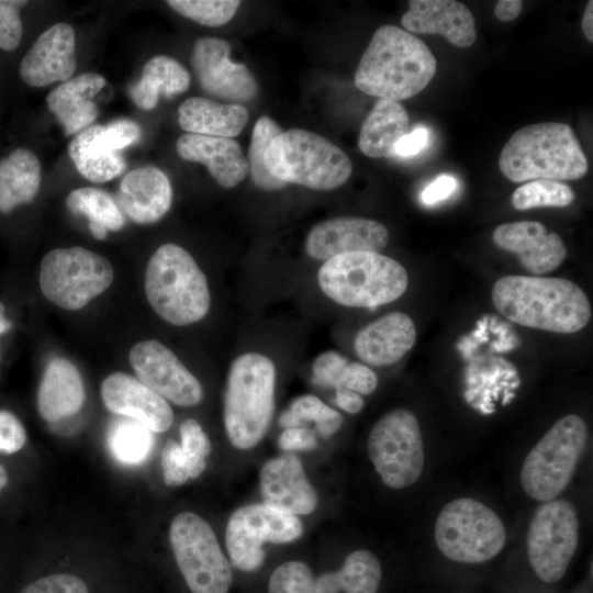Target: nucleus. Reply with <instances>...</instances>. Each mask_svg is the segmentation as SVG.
Returning a JSON list of instances; mask_svg holds the SVG:
<instances>
[{
    "instance_id": "f257e3e1",
    "label": "nucleus",
    "mask_w": 593,
    "mask_h": 593,
    "mask_svg": "<svg viewBox=\"0 0 593 593\" xmlns=\"http://www.w3.org/2000/svg\"><path fill=\"white\" fill-rule=\"evenodd\" d=\"M492 302L513 323L558 334L581 331L592 314L583 290L564 278L505 276L494 283Z\"/></svg>"
},
{
    "instance_id": "f03ea898",
    "label": "nucleus",
    "mask_w": 593,
    "mask_h": 593,
    "mask_svg": "<svg viewBox=\"0 0 593 593\" xmlns=\"http://www.w3.org/2000/svg\"><path fill=\"white\" fill-rule=\"evenodd\" d=\"M436 70V57L422 40L388 24L372 35L358 64L355 85L369 96L398 102L422 92Z\"/></svg>"
},
{
    "instance_id": "7ed1b4c3",
    "label": "nucleus",
    "mask_w": 593,
    "mask_h": 593,
    "mask_svg": "<svg viewBox=\"0 0 593 593\" xmlns=\"http://www.w3.org/2000/svg\"><path fill=\"white\" fill-rule=\"evenodd\" d=\"M499 168L512 182L577 180L589 163L570 125L546 122L517 130L500 154Z\"/></svg>"
},
{
    "instance_id": "20e7f679",
    "label": "nucleus",
    "mask_w": 593,
    "mask_h": 593,
    "mask_svg": "<svg viewBox=\"0 0 593 593\" xmlns=\"http://www.w3.org/2000/svg\"><path fill=\"white\" fill-rule=\"evenodd\" d=\"M276 365L267 355L246 351L231 363L224 395V426L238 449L256 446L275 410Z\"/></svg>"
},
{
    "instance_id": "39448f33",
    "label": "nucleus",
    "mask_w": 593,
    "mask_h": 593,
    "mask_svg": "<svg viewBox=\"0 0 593 593\" xmlns=\"http://www.w3.org/2000/svg\"><path fill=\"white\" fill-rule=\"evenodd\" d=\"M144 289L152 309L175 326L200 322L211 307L204 272L189 251L174 243L161 245L149 258Z\"/></svg>"
},
{
    "instance_id": "423d86ee",
    "label": "nucleus",
    "mask_w": 593,
    "mask_h": 593,
    "mask_svg": "<svg viewBox=\"0 0 593 593\" xmlns=\"http://www.w3.org/2000/svg\"><path fill=\"white\" fill-rule=\"evenodd\" d=\"M320 290L333 302L347 307H376L401 298L409 276L395 259L374 251L335 256L317 271Z\"/></svg>"
},
{
    "instance_id": "0eeeda50",
    "label": "nucleus",
    "mask_w": 593,
    "mask_h": 593,
    "mask_svg": "<svg viewBox=\"0 0 593 593\" xmlns=\"http://www.w3.org/2000/svg\"><path fill=\"white\" fill-rule=\"evenodd\" d=\"M264 161L276 179L320 191L343 186L353 170L344 150L323 136L302 128H290L276 136Z\"/></svg>"
},
{
    "instance_id": "6e6552de",
    "label": "nucleus",
    "mask_w": 593,
    "mask_h": 593,
    "mask_svg": "<svg viewBox=\"0 0 593 593\" xmlns=\"http://www.w3.org/2000/svg\"><path fill=\"white\" fill-rule=\"evenodd\" d=\"M588 438L579 415L558 419L524 460L521 483L526 494L539 502L555 500L570 483Z\"/></svg>"
},
{
    "instance_id": "1a4fd4ad",
    "label": "nucleus",
    "mask_w": 593,
    "mask_h": 593,
    "mask_svg": "<svg viewBox=\"0 0 593 593\" xmlns=\"http://www.w3.org/2000/svg\"><path fill=\"white\" fill-rule=\"evenodd\" d=\"M435 542L441 553L462 563H481L497 556L506 541L500 516L478 500L447 503L437 516Z\"/></svg>"
},
{
    "instance_id": "9d476101",
    "label": "nucleus",
    "mask_w": 593,
    "mask_h": 593,
    "mask_svg": "<svg viewBox=\"0 0 593 593\" xmlns=\"http://www.w3.org/2000/svg\"><path fill=\"white\" fill-rule=\"evenodd\" d=\"M114 270L103 256L83 247L55 248L41 261L40 288L53 304L77 311L111 286Z\"/></svg>"
},
{
    "instance_id": "9b49d317",
    "label": "nucleus",
    "mask_w": 593,
    "mask_h": 593,
    "mask_svg": "<svg viewBox=\"0 0 593 593\" xmlns=\"http://www.w3.org/2000/svg\"><path fill=\"white\" fill-rule=\"evenodd\" d=\"M169 539L177 566L192 593H227L233 575L212 527L191 512L171 522Z\"/></svg>"
},
{
    "instance_id": "f8f14e48",
    "label": "nucleus",
    "mask_w": 593,
    "mask_h": 593,
    "mask_svg": "<svg viewBox=\"0 0 593 593\" xmlns=\"http://www.w3.org/2000/svg\"><path fill=\"white\" fill-rule=\"evenodd\" d=\"M368 454L383 483L404 489L417 481L424 467V444L416 416L406 409H395L372 427Z\"/></svg>"
},
{
    "instance_id": "ddd939ff",
    "label": "nucleus",
    "mask_w": 593,
    "mask_h": 593,
    "mask_svg": "<svg viewBox=\"0 0 593 593\" xmlns=\"http://www.w3.org/2000/svg\"><path fill=\"white\" fill-rule=\"evenodd\" d=\"M579 519L567 500L544 502L527 533V556L535 574L551 583L560 580L577 550Z\"/></svg>"
},
{
    "instance_id": "4468645a",
    "label": "nucleus",
    "mask_w": 593,
    "mask_h": 593,
    "mask_svg": "<svg viewBox=\"0 0 593 593\" xmlns=\"http://www.w3.org/2000/svg\"><path fill=\"white\" fill-rule=\"evenodd\" d=\"M303 533L296 515L266 504H250L236 510L225 530V542L232 562L242 571H255L265 560L262 546L270 541L295 540Z\"/></svg>"
},
{
    "instance_id": "2eb2a0df",
    "label": "nucleus",
    "mask_w": 593,
    "mask_h": 593,
    "mask_svg": "<svg viewBox=\"0 0 593 593\" xmlns=\"http://www.w3.org/2000/svg\"><path fill=\"white\" fill-rule=\"evenodd\" d=\"M128 360L137 379L166 401L191 407L203 400L200 381L159 340L136 343L130 350Z\"/></svg>"
},
{
    "instance_id": "dca6fc26",
    "label": "nucleus",
    "mask_w": 593,
    "mask_h": 593,
    "mask_svg": "<svg viewBox=\"0 0 593 593\" xmlns=\"http://www.w3.org/2000/svg\"><path fill=\"white\" fill-rule=\"evenodd\" d=\"M231 46L222 38L205 36L197 40L191 65L201 88L217 99L235 104L254 100L259 91L250 70L230 58Z\"/></svg>"
},
{
    "instance_id": "f3484780",
    "label": "nucleus",
    "mask_w": 593,
    "mask_h": 593,
    "mask_svg": "<svg viewBox=\"0 0 593 593\" xmlns=\"http://www.w3.org/2000/svg\"><path fill=\"white\" fill-rule=\"evenodd\" d=\"M389 231L374 220L355 216L328 219L315 224L305 238V251L315 260L356 251H381Z\"/></svg>"
},
{
    "instance_id": "a211bd4d",
    "label": "nucleus",
    "mask_w": 593,
    "mask_h": 593,
    "mask_svg": "<svg viewBox=\"0 0 593 593\" xmlns=\"http://www.w3.org/2000/svg\"><path fill=\"white\" fill-rule=\"evenodd\" d=\"M101 398L110 412L131 418L150 432L164 433L172 424L174 413L168 402L124 372H113L102 381Z\"/></svg>"
},
{
    "instance_id": "6ab92c4d",
    "label": "nucleus",
    "mask_w": 593,
    "mask_h": 593,
    "mask_svg": "<svg viewBox=\"0 0 593 593\" xmlns=\"http://www.w3.org/2000/svg\"><path fill=\"white\" fill-rule=\"evenodd\" d=\"M492 238L499 248L516 255L521 265L534 276L553 271L567 256L561 237L535 221L501 224L493 231Z\"/></svg>"
},
{
    "instance_id": "aec40b11",
    "label": "nucleus",
    "mask_w": 593,
    "mask_h": 593,
    "mask_svg": "<svg viewBox=\"0 0 593 593\" xmlns=\"http://www.w3.org/2000/svg\"><path fill=\"white\" fill-rule=\"evenodd\" d=\"M75 69V32L70 24L60 22L37 37L21 60L19 71L26 85L40 88L69 80Z\"/></svg>"
},
{
    "instance_id": "412c9836",
    "label": "nucleus",
    "mask_w": 593,
    "mask_h": 593,
    "mask_svg": "<svg viewBox=\"0 0 593 593\" xmlns=\"http://www.w3.org/2000/svg\"><path fill=\"white\" fill-rule=\"evenodd\" d=\"M259 485L264 504L293 515L310 514L317 505L315 489L294 455L266 461L259 473Z\"/></svg>"
},
{
    "instance_id": "4be33fe9",
    "label": "nucleus",
    "mask_w": 593,
    "mask_h": 593,
    "mask_svg": "<svg viewBox=\"0 0 593 593\" xmlns=\"http://www.w3.org/2000/svg\"><path fill=\"white\" fill-rule=\"evenodd\" d=\"M401 23L410 33L439 34L458 47H469L477 38L469 8L455 0H411Z\"/></svg>"
},
{
    "instance_id": "5701e85b",
    "label": "nucleus",
    "mask_w": 593,
    "mask_h": 593,
    "mask_svg": "<svg viewBox=\"0 0 593 593\" xmlns=\"http://www.w3.org/2000/svg\"><path fill=\"white\" fill-rule=\"evenodd\" d=\"M416 342L413 320L403 312H391L361 328L354 349L367 366H390L401 360Z\"/></svg>"
},
{
    "instance_id": "b1692460",
    "label": "nucleus",
    "mask_w": 593,
    "mask_h": 593,
    "mask_svg": "<svg viewBox=\"0 0 593 593\" xmlns=\"http://www.w3.org/2000/svg\"><path fill=\"white\" fill-rule=\"evenodd\" d=\"M119 209L138 224L159 221L172 203V188L166 174L154 166L127 172L114 199Z\"/></svg>"
},
{
    "instance_id": "393cba45",
    "label": "nucleus",
    "mask_w": 593,
    "mask_h": 593,
    "mask_svg": "<svg viewBox=\"0 0 593 593\" xmlns=\"http://www.w3.org/2000/svg\"><path fill=\"white\" fill-rule=\"evenodd\" d=\"M176 149L181 158L206 166L223 188L236 187L249 174L247 158L234 138L186 133L178 138Z\"/></svg>"
},
{
    "instance_id": "a878e982",
    "label": "nucleus",
    "mask_w": 593,
    "mask_h": 593,
    "mask_svg": "<svg viewBox=\"0 0 593 593\" xmlns=\"http://www.w3.org/2000/svg\"><path fill=\"white\" fill-rule=\"evenodd\" d=\"M103 76L86 72L60 83L46 97L47 105L65 135L78 134L97 119L99 109L93 97L105 86Z\"/></svg>"
},
{
    "instance_id": "bb28decb",
    "label": "nucleus",
    "mask_w": 593,
    "mask_h": 593,
    "mask_svg": "<svg viewBox=\"0 0 593 593\" xmlns=\"http://www.w3.org/2000/svg\"><path fill=\"white\" fill-rule=\"evenodd\" d=\"M85 402V387L77 367L63 357L46 366L37 391V410L47 422L75 415Z\"/></svg>"
},
{
    "instance_id": "cd10ccee",
    "label": "nucleus",
    "mask_w": 593,
    "mask_h": 593,
    "mask_svg": "<svg viewBox=\"0 0 593 593\" xmlns=\"http://www.w3.org/2000/svg\"><path fill=\"white\" fill-rule=\"evenodd\" d=\"M69 156L77 170L92 182H105L121 175L125 160L104 125H90L69 143Z\"/></svg>"
},
{
    "instance_id": "c85d7f7f",
    "label": "nucleus",
    "mask_w": 593,
    "mask_h": 593,
    "mask_svg": "<svg viewBox=\"0 0 593 593\" xmlns=\"http://www.w3.org/2000/svg\"><path fill=\"white\" fill-rule=\"evenodd\" d=\"M178 122L188 133L233 138L248 122V112L242 104L220 103L192 97L183 101L178 110Z\"/></svg>"
},
{
    "instance_id": "c756f323",
    "label": "nucleus",
    "mask_w": 593,
    "mask_h": 593,
    "mask_svg": "<svg viewBox=\"0 0 593 593\" xmlns=\"http://www.w3.org/2000/svg\"><path fill=\"white\" fill-rule=\"evenodd\" d=\"M409 127L407 111L400 102L379 99L361 125L359 149L371 158L393 157Z\"/></svg>"
},
{
    "instance_id": "7c9ffc66",
    "label": "nucleus",
    "mask_w": 593,
    "mask_h": 593,
    "mask_svg": "<svg viewBox=\"0 0 593 593\" xmlns=\"http://www.w3.org/2000/svg\"><path fill=\"white\" fill-rule=\"evenodd\" d=\"M41 186V164L33 152L19 147L0 159V213L33 201Z\"/></svg>"
},
{
    "instance_id": "2f4dec72",
    "label": "nucleus",
    "mask_w": 593,
    "mask_h": 593,
    "mask_svg": "<svg viewBox=\"0 0 593 593\" xmlns=\"http://www.w3.org/2000/svg\"><path fill=\"white\" fill-rule=\"evenodd\" d=\"M190 86L188 70L176 59L159 55L144 66L139 80L128 88L133 102L142 110H152L159 96L172 98L183 93Z\"/></svg>"
},
{
    "instance_id": "473e14b6",
    "label": "nucleus",
    "mask_w": 593,
    "mask_h": 593,
    "mask_svg": "<svg viewBox=\"0 0 593 593\" xmlns=\"http://www.w3.org/2000/svg\"><path fill=\"white\" fill-rule=\"evenodd\" d=\"M381 574L380 562L371 551L355 550L337 572L315 580L314 593H378Z\"/></svg>"
},
{
    "instance_id": "72a5a7b5",
    "label": "nucleus",
    "mask_w": 593,
    "mask_h": 593,
    "mask_svg": "<svg viewBox=\"0 0 593 593\" xmlns=\"http://www.w3.org/2000/svg\"><path fill=\"white\" fill-rule=\"evenodd\" d=\"M67 209L89 220V230L94 238L104 239L108 232H118L125 225V217L114 198L107 191L85 187L72 190L66 198Z\"/></svg>"
},
{
    "instance_id": "f704fd0d",
    "label": "nucleus",
    "mask_w": 593,
    "mask_h": 593,
    "mask_svg": "<svg viewBox=\"0 0 593 593\" xmlns=\"http://www.w3.org/2000/svg\"><path fill=\"white\" fill-rule=\"evenodd\" d=\"M153 443L149 429L126 417L115 419L108 433L110 452L124 465L142 463L147 458Z\"/></svg>"
},
{
    "instance_id": "c9c22d12",
    "label": "nucleus",
    "mask_w": 593,
    "mask_h": 593,
    "mask_svg": "<svg viewBox=\"0 0 593 593\" xmlns=\"http://www.w3.org/2000/svg\"><path fill=\"white\" fill-rule=\"evenodd\" d=\"M282 132V127L266 115L260 116L254 126L247 161L251 180L261 190H280L287 186L269 174L264 161L265 153L271 141Z\"/></svg>"
},
{
    "instance_id": "e433bc0d",
    "label": "nucleus",
    "mask_w": 593,
    "mask_h": 593,
    "mask_svg": "<svg viewBox=\"0 0 593 593\" xmlns=\"http://www.w3.org/2000/svg\"><path fill=\"white\" fill-rule=\"evenodd\" d=\"M574 200L573 190L566 183L556 180H532L517 188L511 198L516 210L525 211L534 208H562Z\"/></svg>"
},
{
    "instance_id": "4c0bfd02",
    "label": "nucleus",
    "mask_w": 593,
    "mask_h": 593,
    "mask_svg": "<svg viewBox=\"0 0 593 593\" xmlns=\"http://www.w3.org/2000/svg\"><path fill=\"white\" fill-rule=\"evenodd\" d=\"M176 12L206 26H221L231 21L240 1L237 0H169Z\"/></svg>"
},
{
    "instance_id": "58836bf2",
    "label": "nucleus",
    "mask_w": 593,
    "mask_h": 593,
    "mask_svg": "<svg viewBox=\"0 0 593 593\" xmlns=\"http://www.w3.org/2000/svg\"><path fill=\"white\" fill-rule=\"evenodd\" d=\"M299 422H314L316 430L323 438H329L338 432L343 424L342 415L313 394H303L295 398L289 409Z\"/></svg>"
},
{
    "instance_id": "ea45409f",
    "label": "nucleus",
    "mask_w": 593,
    "mask_h": 593,
    "mask_svg": "<svg viewBox=\"0 0 593 593\" xmlns=\"http://www.w3.org/2000/svg\"><path fill=\"white\" fill-rule=\"evenodd\" d=\"M180 447L189 462L190 479L199 477L205 469V458L211 452V441L201 425L193 418L184 419L180 427Z\"/></svg>"
},
{
    "instance_id": "a19ab883",
    "label": "nucleus",
    "mask_w": 593,
    "mask_h": 593,
    "mask_svg": "<svg viewBox=\"0 0 593 593\" xmlns=\"http://www.w3.org/2000/svg\"><path fill=\"white\" fill-rule=\"evenodd\" d=\"M315 580L310 568L301 561L279 566L268 582V593H314Z\"/></svg>"
},
{
    "instance_id": "79ce46f5",
    "label": "nucleus",
    "mask_w": 593,
    "mask_h": 593,
    "mask_svg": "<svg viewBox=\"0 0 593 593\" xmlns=\"http://www.w3.org/2000/svg\"><path fill=\"white\" fill-rule=\"evenodd\" d=\"M27 4L22 0H0V48L13 51L22 37L20 10Z\"/></svg>"
},
{
    "instance_id": "37998d69",
    "label": "nucleus",
    "mask_w": 593,
    "mask_h": 593,
    "mask_svg": "<svg viewBox=\"0 0 593 593\" xmlns=\"http://www.w3.org/2000/svg\"><path fill=\"white\" fill-rule=\"evenodd\" d=\"M349 360L336 350L321 353L313 361L314 381L324 387H339L340 379Z\"/></svg>"
},
{
    "instance_id": "c03bdc74",
    "label": "nucleus",
    "mask_w": 593,
    "mask_h": 593,
    "mask_svg": "<svg viewBox=\"0 0 593 593\" xmlns=\"http://www.w3.org/2000/svg\"><path fill=\"white\" fill-rule=\"evenodd\" d=\"M161 468L164 481L169 486L183 484L189 477V462L186 458L180 444L169 439L161 452Z\"/></svg>"
},
{
    "instance_id": "a18cd8bd",
    "label": "nucleus",
    "mask_w": 593,
    "mask_h": 593,
    "mask_svg": "<svg viewBox=\"0 0 593 593\" xmlns=\"http://www.w3.org/2000/svg\"><path fill=\"white\" fill-rule=\"evenodd\" d=\"M21 593H89V591L80 578L68 573H55L34 581Z\"/></svg>"
},
{
    "instance_id": "49530a36",
    "label": "nucleus",
    "mask_w": 593,
    "mask_h": 593,
    "mask_svg": "<svg viewBox=\"0 0 593 593\" xmlns=\"http://www.w3.org/2000/svg\"><path fill=\"white\" fill-rule=\"evenodd\" d=\"M339 387L360 395H368L377 389L378 377L369 366L358 361H349L342 376Z\"/></svg>"
},
{
    "instance_id": "de8ad7c7",
    "label": "nucleus",
    "mask_w": 593,
    "mask_h": 593,
    "mask_svg": "<svg viewBox=\"0 0 593 593\" xmlns=\"http://www.w3.org/2000/svg\"><path fill=\"white\" fill-rule=\"evenodd\" d=\"M26 432L19 418L9 411H0V451L14 454L26 443Z\"/></svg>"
},
{
    "instance_id": "09e8293b",
    "label": "nucleus",
    "mask_w": 593,
    "mask_h": 593,
    "mask_svg": "<svg viewBox=\"0 0 593 593\" xmlns=\"http://www.w3.org/2000/svg\"><path fill=\"white\" fill-rule=\"evenodd\" d=\"M430 142V131L425 126H417L403 136L395 146L394 156L409 158L418 155Z\"/></svg>"
},
{
    "instance_id": "8fccbe9b",
    "label": "nucleus",
    "mask_w": 593,
    "mask_h": 593,
    "mask_svg": "<svg viewBox=\"0 0 593 593\" xmlns=\"http://www.w3.org/2000/svg\"><path fill=\"white\" fill-rule=\"evenodd\" d=\"M282 450H310L316 446L315 433L305 427L286 428L278 440Z\"/></svg>"
},
{
    "instance_id": "3c124183",
    "label": "nucleus",
    "mask_w": 593,
    "mask_h": 593,
    "mask_svg": "<svg viewBox=\"0 0 593 593\" xmlns=\"http://www.w3.org/2000/svg\"><path fill=\"white\" fill-rule=\"evenodd\" d=\"M457 186L456 178L450 175H440L421 192V202L425 205H433L444 201L456 191Z\"/></svg>"
},
{
    "instance_id": "603ef678",
    "label": "nucleus",
    "mask_w": 593,
    "mask_h": 593,
    "mask_svg": "<svg viewBox=\"0 0 593 593\" xmlns=\"http://www.w3.org/2000/svg\"><path fill=\"white\" fill-rule=\"evenodd\" d=\"M335 403L349 414H357L365 406V401L360 394L343 387L336 388Z\"/></svg>"
},
{
    "instance_id": "864d4df0",
    "label": "nucleus",
    "mask_w": 593,
    "mask_h": 593,
    "mask_svg": "<svg viewBox=\"0 0 593 593\" xmlns=\"http://www.w3.org/2000/svg\"><path fill=\"white\" fill-rule=\"evenodd\" d=\"M522 5L521 0H500L494 7V15L501 21L511 22L519 15Z\"/></svg>"
},
{
    "instance_id": "5fc2aeb1",
    "label": "nucleus",
    "mask_w": 593,
    "mask_h": 593,
    "mask_svg": "<svg viewBox=\"0 0 593 593\" xmlns=\"http://www.w3.org/2000/svg\"><path fill=\"white\" fill-rule=\"evenodd\" d=\"M593 1H589L582 16L581 27L586 40L593 42Z\"/></svg>"
},
{
    "instance_id": "6e6d98bb",
    "label": "nucleus",
    "mask_w": 593,
    "mask_h": 593,
    "mask_svg": "<svg viewBox=\"0 0 593 593\" xmlns=\"http://www.w3.org/2000/svg\"><path fill=\"white\" fill-rule=\"evenodd\" d=\"M4 305L0 302V335L7 333L11 327L12 323L5 317Z\"/></svg>"
},
{
    "instance_id": "4d7b16f0",
    "label": "nucleus",
    "mask_w": 593,
    "mask_h": 593,
    "mask_svg": "<svg viewBox=\"0 0 593 593\" xmlns=\"http://www.w3.org/2000/svg\"><path fill=\"white\" fill-rule=\"evenodd\" d=\"M8 483L7 470L0 465V493Z\"/></svg>"
}]
</instances>
